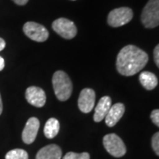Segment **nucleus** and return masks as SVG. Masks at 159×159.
<instances>
[{"label":"nucleus","mask_w":159,"mask_h":159,"mask_svg":"<svg viewBox=\"0 0 159 159\" xmlns=\"http://www.w3.org/2000/svg\"><path fill=\"white\" fill-rule=\"evenodd\" d=\"M103 146L109 154L115 157H121L126 153V148L122 139L115 134H109L102 139Z\"/></svg>","instance_id":"20e7f679"},{"label":"nucleus","mask_w":159,"mask_h":159,"mask_svg":"<svg viewBox=\"0 0 159 159\" xmlns=\"http://www.w3.org/2000/svg\"><path fill=\"white\" fill-rule=\"evenodd\" d=\"M26 99L31 105L35 107H43L46 102L45 92L39 87L31 86L26 90Z\"/></svg>","instance_id":"1a4fd4ad"},{"label":"nucleus","mask_w":159,"mask_h":159,"mask_svg":"<svg viewBox=\"0 0 159 159\" xmlns=\"http://www.w3.org/2000/svg\"><path fill=\"white\" fill-rule=\"evenodd\" d=\"M139 80L142 87L147 90H152L158 84L157 77L150 72H142L139 76Z\"/></svg>","instance_id":"4468645a"},{"label":"nucleus","mask_w":159,"mask_h":159,"mask_svg":"<svg viewBox=\"0 0 159 159\" xmlns=\"http://www.w3.org/2000/svg\"><path fill=\"white\" fill-rule=\"evenodd\" d=\"M151 146L152 148L155 151V153L157 154L159 157V132L156 133L152 136L151 139Z\"/></svg>","instance_id":"a211bd4d"},{"label":"nucleus","mask_w":159,"mask_h":159,"mask_svg":"<svg viewBox=\"0 0 159 159\" xmlns=\"http://www.w3.org/2000/svg\"><path fill=\"white\" fill-rule=\"evenodd\" d=\"M23 32L33 41L43 43L45 42L49 37V32L43 25L39 23L29 21L23 26Z\"/></svg>","instance_id":"0eeeda50"},{"label":"nucleus","mask_w":159,"mask_h":159,"mask_svg":"<svg viewBox=\"0 0 159 159\" xmlns=\"http://www.w3.org/2000/svg\"><path fill=\"white\" fill-rule=\"evenodd\" d=\"M62 150L56 144H50L42 148L36 154L35 159H61Z\"/></svg>","instance_id":"f8f14e48"},{"label":"nucleus","mask_w":159,"mask_h":159,"mask_svg":"<svg viewBox=\"0 0 159 159\" xmlns=\"http://www.w3.org/2000/svg\"><path fill=\"white\" fill-rule=\"evenodd\" d=\"M40 122L36 118H30L27 121L22 131V141L26 144H31L34 142L39 130Z\"/></svg>","instance_id":"9d476101"},{"label":"nucleus","mask_w":159,"mask_h":159,"mask_svg":"<svg viewBox=\"0 0 159 159\" xmlns=\"http://www.w3.org/2000/svg\"><path fill=\"white\" fill-rule=\"evenodd\" d=\"M53 30L65 39H73L77 34V28L72 20L66 18H59L52 23Z\"/></svg>","instance_id":"423d86ee"},{"label":"nucleus","mask_w":159,"mask_h":159,"mask_svg":"<svg viewBox=\"0 0 159 159\" xmlns=\"http://www.w3.org/2000/svg\"><path fill=\"white\" fill-rule=\"evenodd\" d=\"M111 99L109 97H102L97 103L95 109L94 114V121L95 122H101L102 119H104L105 116L108 113L109 110L111 106Z\"/></svg>","instance_id":"ddd939ff"},{"label":"nucleus","mask_w":159,"mask_h":159,"mask_svg":"<svg viewBox=\"0 0 159 159\" xmlns=\"http://www.w3.org/2000/svg\"><path fill=\"white\" fill-rule=\"evenodd\" d=\"M154 60L157 66L159 68V44H157L154 49Z\"/></svg>","instance_id":"aec40b11"},{"label":"nucleus","mask_w":159,"mask_h":159,"mask_svg":"<svg viewBox=\"0 0 159 159\" xmlns=\"http://www.w3.org/2000/svg\"><path fill=\"white\" fill-rule=\"evenodd\" d=\"M52 86L57 98L59 101L68 100L72 92L73 84L69 76L63 71H57L52 77Z\"/></svg>","instance_id":"f03ea898"},{"label":"nucleus","mask_w":159,"mask_h":159,"mask_svg":"<svg viewBox=\"0 0 159 159\" xmlns=\"http://www.w3.org/2000/svg\"><path fill=\"white\" fill-rule=\"evenodd\" d=\"M124 112H125V105L123 103L118 102L111 105L109 110L108 113L104 118L105 124L110 127L114 126L119 122V119L123 117Z\"/></svg>","instance_id":"9b49d317"},{"label":"nucleus","mask_w":159,"mask_h":159,"mask_svg":"<svg viewBox=\"0 0 159 159\" xmlns=\"http://www.w3.org/2000/svg\"><path fill=\"white\" fill-rule=\"evenodd\" d=\"M58 132H59L58 120L54 118H51L48 119L45 125H44V128H43V133H44L46 138L52 139V138L57 136Z\"/></svg>","instance_id":"2eb2a0df"},{"label":"nucleus","mask_w":159,"mask_h":159,"mask_svg":"<svg viewBox=\"0 0 159 159\" xmlns=\"http://www.w3.org/2000/svg\"><path fill=\"white\" fill-rule=\"evenodd\" d=\"M4 68H5V60L0 56V71H2Z\"/></svg>","instance_id":"5701e85b"},{"label":"nucleus","mask_w":159,"mask_h":159,"mask_svg":"<svg viewBox=\"0 0 159 159\" xmlns=\"http://www.w3.org/2000/svg\"><path fill=\"white\" fill-rule=\"evenodd\" d=\"M63 159H90V156L87 152H83V153L68 152L64 156Z\"/></svg>","instance_id":"f3484780"},{"label":"nucleus","mask_w":159,"mask_h":159,"mask_svg":"<svg viewBox=\"0 0 159 159\" xmlns=\"http://www.w3.org/2000/svg\"><path fill=\"white\" fill-rule=\"evenodd\" d=\"M134 13L129 7L116 8L109 13L107 22L112 28H119L130 22Z\"/></svg>","instance_id":"39448f33"},{"label":"nucleus","mask_w":159,"mask_h":159,"mask_svg":"<svg viewBox=\"0 0 159 159\" xmlns=\"http://www.w3.org/2000/svg\"><path fill=\"white\" fill-rule=\"evenodd\" d=\"M12 1L18 6H25L29 2V0H12Z\"/></svg>","instance_id":"412c9836"},{"label":"nucleus","mask_w":159,"mask_h":159,"mask_svg":"<svg viewBox=\"0 0 159 159\" xmlns=\"http://www.w3.org/2000/svg\"><path fill=\"white\" fill-rule=\"evenodd\" d=\"M150 119L152 120L155 125L159 127V110L157 109V110H154L152 111V112L150 114Z\"/></svg>","instance_id":"6ab92c4d"},{"label":"nucleus","mask_w":159,"mask_h":159,"mask_svg":"<svg viewBox=\"0 0 159 159\" xmlns=\"http://www.w3.org/2000/svg\"><path fill=\"white\" fill-rule=\"evenodd\" d=\"M3 111V102H2V98H1V95H0V115Z\"/></svg>","instance_id":"b1692460"},{"label":"nucleus","mask_w":159,"mask_h":159,"mask_svg":"<svg viewBox=\"0 0 159 159\" xmlns=\"http://www.w3.org/2000/svg\"><path fill=\"white\" fill-rule=\"evenodd\" d=\"M96 93L92 89H82L78 98V107L83 113H89L94 108Z\"/></svg>","instance_id":"6e6552de"},{"label":"nucleus","mask_w":159,"mask_h":159,"mask_svg":"<svg viewBox=\"0 0 159 159\" xmlns=\"http://www.w3.org/2000/svg\"><path fill=\"white\" fill-rule=\"evenodd\" d=\"M141 20L147 29H154L159 26V0H148L142 10Z\"/></svg>","instance_id":"7ed1b4c3"},{"label":"nucleus","mask_w":159,"mask_h":159,"mask_svg":"<svg viewBox=\"0 0 159 159\" xmlns=\"http://www.w3.org/2000/svg\"><path fill=\"white\" fill-rule=\"evenodd\" d=\"M5 47H6V42L3 38L0 37V51H3L5 49Z\"/></svg>","instance_id":"4be33fe9"},{"label":"nucleus","mask_w":159,"mask_h":159,"mask_svg":"<svg viewBox=\"0 0 159 159\" xmlns=\"http://www.w3.org/2000/svg\"><path fill=\"white\" fill-rule=\"evenodd\" d=\"M148 61V54L134 45H126L118 54L116 67L119 74L132 76L145 67Z\"/></svg>","instance_id":"f257e3e1"},{"label":"nucleus","mask_w":159,"mask_h":159,"mask_svg":"<svg viewBox=\"0 0 159 159\" xmlns=\"http://www.w3.org/2000/svg\"><path fill=\"white\" fill-rule=\"evenodd\" d=\"M6 159H29V154L24 149L15 148L6 153Z\"/></svg>","instance_id":"dca6fc26"}]
</instances>
